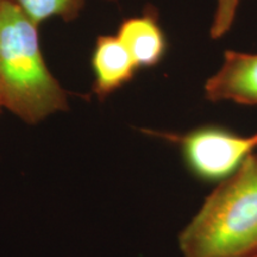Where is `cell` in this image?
Masks as SVG:
<instances>
[{
  "label": "cell",
  "instance_id": "8fae6325",
  "mask_svg": "<svg viewBox=\"0 0 257 257\" xmlns=\"http://www.w3.org/2000/svg\"><path fill=\"white\" fill-rule=\"evenodd\" d=\"M252 257H257V255H255V256H252Z\"/></svg>",
  "mask_w": 257,
  "mask_h": 257
},
{
  "label": "cell",
  "instance_id": "6da1fadb",
  "mask_svg": "<svg viewBox=\"0 0 257 257\" xmlns=\"http://www.w3.org/2000/svg\"><path fill=\"white\" fill-rule=\"evenodd\" d=\"M0 98L30 125L68 108L67 92L43 59L38 24L14 0H0Z\"/></svg>",
  "mask_w": 257,
  "mask_h": 257
},
{
  "label": "cell",
  "instance_id": "30bf717a",
  "mask_svg": "<svg viewBox=\"0 0 257 257\" xmlns=\"http://www.w3.org/2000/svg\"><path fill=\"white\" fill-rule=\"evenodd\" d=\"M108 2H114V0H108Z\"/></svg>",
  "mask_w": 257,
  "mask_h": 257
},
{
  "label": "cell",
  "instance_id": "ba28073f",
  "mask_svg": "<svg viewBox=\"0 0 257 257\" xmlns=\"http://www.w3.org/2000/svg\"><path fill=\"white\" fill-rule=\"evenodd\" d=\"M238 5L239 0H218L217 11L211 28L212 38L217 40L223 37L230 30L236 17Z\"/></svg>",
  "mask_w": 257,
  "mask_h": 257
},
{
  "label": "cell",
  "instance_id": "3957f363",
  "mask_svg": "<svg viewBox=\"0 0 257 257\" xmlns=\"http://www.w3.org/2000/svg\"><path fill=\"white\" fill-rule=\"evenodd\" d=\"M179 147L188 172L204 182H219L239 169L257 149V131L242 135L221 125L208 124L180 135L154 133Z\"/></svg>",
  "mask_w": 257,
  "mask_h": 257
},
{
  "label": "cell",
  "instance_id": "52a82bcc",
  "mask_svg": "<svg viewBox=\"0 0 257 257\" xmlns=\"http://www.w3.org/2000/svg\"><path fill=\"white\" fill-rule=\"evenodd\" d=\"M37 24L53 17L69 22L78 18L85 0H14Z\"/></svg>",
  "mask_w": 257,
  "mask_h": 257
},
{
  "label": "cell",
  "instance_id": "7a4b0ae2",
  "mask_svg": "<svg viewBox=\"0 0 257 257\" xmlns=\"http://www.w3.org/2000/svg\"><path fill=\"white\" fill-rule=\"evenodd\" d=\"M182 257L257 255V154L217 184L179 234Z\"/></svg>",
  "mask_w": 257,
  "mask_h": 257
},
{
  "label": "cell",
  "instance_id": "9c48e42d",
  "mask_svg": "<svg viewBox=\"0 0 257 257\" xmlns=\"http://www.w3.org/2000/svg\"><path fill=\"white\" fill-rule=\"evenodd\" d=\"M3 108H4V107H3V104H2V98H0V112H2Z\"/></svg>",
  "mask_w": 257,
  "mask_h": 257
},
{
  "label": "cell",
  "instance_id": "8992f818",
  "mask_svg": "<svg viewBox=\"0 0 257 257\" xmlns=\"http://www.w3.org/2000/svg\"><path fill=\"white\" fill-rule=\"evenodd\" d=\"M117 36L133 56L138 68L159 64L166 55L168 43L154 8H147L143 15L124 19Z\"/></svg>",
  "mask_w": 257,
  "mask_h": 257
},
{
  "label": "cell",
  "instance_id": "277c9868",
  "mask_svg": "<svg viewBox=\"0 0 257 257\" xmlns=\"http://www.w3.org/2000/svg\"><path fill=\"white\" fill-rule=\"evenodd\" d=\"M205 95L213 102L257 105V54L225 51L223 67L207 80Z\"/></svg>",
  "mask_w": 257,
  "mask_h": 257
},
{
  "label": "cell",
  "instance_id": "5b68a950",
  "mask_svg": "<svg viewBox=\"0 0 257 257\" xmlns=\"http://www.w3.org/2000/svg\"><path fill=\"white\" fill-rule=\"evenodd\" d=\"M92 68L94 73L93 92L104 100L130 82L138 67L117 35H102L96 38Z\"/></svg>",
  "mask_w": 257,
  "mask_h": 257
}]
</instances>
